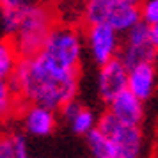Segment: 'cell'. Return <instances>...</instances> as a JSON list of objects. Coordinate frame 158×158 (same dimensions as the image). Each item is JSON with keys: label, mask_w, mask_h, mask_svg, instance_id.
Returning <instances> with one entry per match:
<instances>
[{"label": "cell", "mask_w": 158, "mask_h": 158, "mask_svg": "<svg viewBox=\"0 0 158 158\" xmlns=\"http://www.w3.org/2000/svg\"><path fill=\"white\" fill-rule=\"evenodd\" d=\"M156 89V68L155 62H139L128 69V91L142 101H148Z\"/></svg>", "instance_id": "obj_11"}, {"label": "cell", "mask_w": 158, "mask_h": 158, "mask_svg": "<svg viewBox=\"0 0 158 158\" xmlns=\"http://www.w3.org/2000/svg\"><path fill=\"white\" fill-rule=\"evenodd\" d=\"M149 27H151V39H153V43L156 44V48H158V22L149 25Z\"/></svg>", "instance_id": "obj_21"}, {"label": "cell", "mask_w": 158, "mask_h": 158, "mask_svg": "<svg viewBox=\"0 0 158 158\" xmlns=\"http://www.w3.org/2000/svg\"><path fill=\"white\" fill-rule=\"evenodd\" d=\"M84 52H85L84 34L73 25L55 23L44 41L41 53L66 69L80 71Z\"/></svg>", "instance_id": "obj_3"}, {"label": "cell", "mask_w": 158, "mask_h": 158, "mask_svg": "<svg viewBox=\"0 0 158 158\" xmlns=\"http://www.w3.org/2000/svg\"><path fill=\"white\" fill-rule=\"evenodd\" d=\"M57 110L39 103H25L22 126L30 137H48L57 130Z\"/></svg>", "instance_id": "obj_8"}, {"label": "cell", "mask_w": 158, "mask_h": 158, "mask_svg": "<svg viewBox=\"0 0 158 158\" xmlns=\"http://www.w3.org/2000/svg\"><path fill=\"white\" fill-rule=\"evenodd\" d=\"M55 25L53 11L37 2H25L22 9L20 29L11 37L15 41L20 57H32L43 50V44Z\"/></svg>", "instance_id": "obj_2"}, {"label": "cell", "mask_w": 158, "mask_h": 158, "mask_svg": "<svg viewBox=\"0 0 158 158\" xmlns=\"http://www.w3.org/2000/svg\"><path fill=\"white\" fill-rule=\"evenodd\" d=\"M9 82L23 103H39L55 110L78 94V71L55 64L41 52L20 59Z\"/></svg>", "instance_id": "obj_1"}, {"label": "cell", "mask_w": 158, "mask_h": 158, "mask_svg": "<svg viewBox=\"0 0 158 158\" xmlns=\"http://www.w3.org/2000/svg\"><path fill=\"white\" fill-rule=\"evenodd\" d=\"M128 66L119 55L110 59L108 62L98 66L96 75V91L101 101L108 103L119 93L128 89Z\"/></svg>", "instance_id": "obj_7"}, {"label": "cell", "mask_w": 158, "mask_h": 158, "mask_svg": "<svg viewBox=\"0 0 158 158\" xmlns=\"http://www.w3.org/2000/svg\"><path fill=\"white\" fill-rule=\"evenodd\" d=\"M96 128L110 139L117 158H139L144 151V133L140 126L126 124L114 114L105 112L98 117Z\"/></svg>", "instance_id": "obj_4"}, {"label": "cell", "mask_w": 158, "mask_h": 158, "mask_svg": "<svg viewBox=\"0 0 158 158\" xmlns=\"http://www.w3.org/2000/svg\"><path fill=\"white\" fill-rule=\"evenodd\" d=\"M29 142L23 133H0V158H27Z\"/></svg>", "instance_id": "obj_13"}, {"label": "cell", "mask_w": 158, "mask_h": 158, "mask_svg": "<svg viewBox=\"0 0 158 158\" xmlns=\"http://www.w3.org/2000/svg\"><path fill=\"white\" fill-rule=\"evenodd\" d=\"M20 59L22 57L13 39H0V78H11L18 68Z\"/></svg>", "instance_id": "obj_15"}, {"label": "cell", "mask_w": 158, "mask_h": 158, "mask_svg": "<svg viewBox=\"0 0 158 158\" xmlns=\"http://www.w3.org/2000/svg\"><path fill=\"white\" fill-rule=\"evenodd\" d=\"M85 144H87V149L91 153V156H94V158H117L110 139L100 128H94L87 133Z\"/></svg>", "instance_id": "obj_14"}, {"label": "cell", "mask_w": 158, "mask_h": 158, "mask_svg": "<svg viewBox=\"0 0 158 158\" xmlns=\"http://www.w3.org/2000/svg\"><path fill=\"white\" fill-rule=\"evenodd\" d=\"M158 55L156 44L151 39V27L148 22H140L124 32L121 43L119 57L126 62V66H135L139 62H155Z\"/></svg>", "instance_id": "obj_6"}, {"label": "cell", "mask_w": 158, "mask_h": 158, "mask_svg": "<svg viewBox=\"0 0 158 158\" xmlns=\"http://www.w3.org/2000/svg\"><path fill=\"white\" fill-rule=\"evenodd\" d=\"M23 2H27V0H0V9L2 7H16V6H22Z\"/></svg>", "instance_id": "obj_20"}, {"label": "cell", "mask_w": 158, "mask_h": 158, "mask_svg": "<svg viewBox=\"0 0 158 158\" xmlns=\"http://www.w3.org/2000/svg\"><path fill=\"white\" fill-rule=\"evenodd\" d=\"M59 112L62 114V117L66 119L68 126L71 128V131L75 135L85 137L98 124V115L94 114V110L85 107V105H82L77 98L68 101Z\"/></svg>", "instance_id": "obj_10"}, {"label": "cell", "mask_w": 158, "mask_h": 158, "mask_svg": "<svg viewBox=\"0 0 158 158\" xmlns=\"http://www.w3.org/2000/svg\"><path fill=\"white\" fill-rule=\"evenodd\" d=\"M128 2H133V4H140L142 0H128Z\"/></svg>", "instance_id": "obj_22"}, {"label": "cell", "mask_w": 158, "mask_h": 158, "mask_svg": "<svg viewBox=\"0 0 158 158\" xmlns=\"http://www.w3.org/2000/svg\"><path fill=\"white\" fill-rule=\"evenodd\" d=\"M20 98L13 89L11 82L6 78H0V121H6L15 114L20 107Z\"/></svg>", "instance_id": "obj_17"}, {"label": "cell", "mask_w": 158, "mask_h": 158, "mask_svg": "<svg viewBox=\"0 0 158 158\" xmlns=\"http://www.w3.org/2000/svg\"><path fill=\"white\" fill-rule=\"evenodd\" d=\"M110 6H112V0H84L82 9H80V16H82L84 25L105 23Z\"/></svg>", "instance_id": "obj_16"}, {"label": "cell", "mask_w": 158, "mask_h": 158, "mask_svg": "<svg viewBox=\"0 0 158 158\" xmlns=\"http://www.w3.org/2000/svg\"><path fill=\"white\" fill-rule=\"evenodd\" d=\"M84 41H85V52L96 66H101L110 59L117 57L123 43L121 32H117L108 23L85 25Z\"/></svg>", "instance_id": "obj_5"}, {"label": "cell", "mask_w": 158, "mask_h": 158, "mask_svg": "<svg viewBox=\"0 0 158 158\" xmlns=\"http://www.w3.org/2000/svg\"><path fill=\"white\" fill-rule=\"evenodd\" d=\"M140 13L142 20L149 25L158 22V0H142L140 2Z\"/></svg>", "instance_id": "obj_19"}, {"label": "cell", "mask_w": 158, "mask_h": 158, "mask_svg": "<svg viewBox=\"0 0 158 158\" xmlns=\"http://www.w3.org/2000/svg\"><path fill=\"white\" fill-rule=\"evenodd\" d=\"M108 112L114 114L119 121L126 123V124H133V126H140L144 121V115H146L144 101L137 98L128 89H124L114 100L108 101Z\"/></svg>", "instance_id": "obj_9"}, {"label": "cell", "mask_w": 158, "mask_h": 158, "mask_svg": "<svg viewBox=\"0 0 158 158\" xmlns=\"http://www.w3.org/2000/svg\"><path fill=\"white\" fill-rule=\"evenodd\" d=\"M25 4V2H23ZM22 6H16V7H2L0 9V27L2 30L7 34V36H15L18 29H20V22H22Z\"/></svg>", "instance_id": "obj_18"}, {"label": "cell", "mask_w": 158, "mask_h": 158, "mask_svg": "<svg viewBox=\"0 0 158 158\" xmlns=\"http://www.w3.org/2000/svg\"><path fill=\"white\" fill-rule=\"evenodd\" d=\"M140 20H142L140 4H133L128 0H112V6H110L105 23L112 25L117 32L124 34L126 30H130Z\"/></svg>", "instance_id": "obj_12"}]
</instances>
